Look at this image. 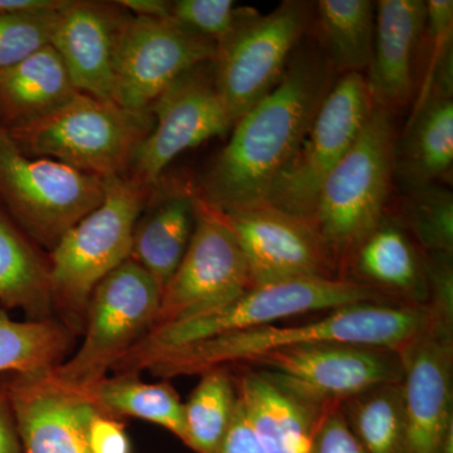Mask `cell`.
Here are the masks:
<instances>
[{
  "label": "cell",
  "instance_id": "obj_32",
  "mask_svg": "<svg viewBox=\"0 0 453 453\" xmlns=\"http://www.w3.org/2000/svg\"><path fill=\"white\" fill-rule=\"evenodd\" d=\"M427 20L423 38L421 88L414 96V107L425 103L434 88L453 86V2L428 0Z\"/></svg>",
  "mask_w": 453,
  "mask_h": 453
},
{
  "label": "cell",
  "instance_id": "obj_9",
  "mask_svg": "<svg viewBox=\"0 0 453 453\" xmlns=\"http://www.w3.org/2000/svg\"><path fill=\"white\" fill-rule=\"evenodd\" d=\"M162 288L133 259L106 276L89 296L85 339L53 369L57 380L82 389L107 377L116 363L153 329Z\"/></svg>",
  "mask_w": 453,
  "mask_h": 453
},
{
  "label": "cell",
  "instance_id": "obj_36",
  "mask_svg": "<svg viewBox=\"0 0 453 453\" xmlns=\"http://www.w3.org/2000/svg\"><path fill=\"white\" fill-rule=\"evenodd\" d=\"M91 453H130V441L118 418L98 413L88 431Z\"/></svg>",
  "mask_w": 453,
  "mask_h": 453
},
{
  "label": "cell",
  "instance_id": "obj_3",
  "mask_svg": "<svg viewBox=\"0 0 453 453\" xmlns=\"http://www.w3.org/2000/svg\"><path fill=\"white\" fill-rule=\"evenodd\" d=\"M386 292L348 277L305 279L253 286L240 297L210 314L154 327L121 357L116 374H139L160 354L226 334L268 326L282 319L309 312L383 303ZM389 296V295H388Z\"/></svg>",
  "mask_w": 453,
  "mask_h": 453
},
{
  "label": "cell",
  "instance_id": "obj_24",
  "mask_svg": "<svg viewBox=\"0 0 453 453\" xmlns=\"http://www.w3.org/2000/svg\"><path fill=\"white\" fill-rule=\"evenodd\" d=\"M375 3L371 0H320L315 4L312 38L334 73H365L371 65Z\"/></svg>",
  "mask_w": 453,
  "mask_h": 453
},
{
  "label": "cell",
  "instance_id": "obj_17",
  "mask_svg": "<svg viewBox=\"0 0 453 453\" xmlns=\"http://www.w3.org/2000/svg\"><path fill=\"white\" fill-rule=\"evenodd\" d=\"M5 388L25 453H91L89 425L98 411L53 372L13 374Z\"/></svg>",
  "mask_w": 453,
  "mask_h": 453
},
{
  "label": "cell",
  "instance_id": "obj_26",
  "mask_svg": "<svg viewBox=\"0 0 453 453\" xmlns=\"http://www.w3.org/2000/svg\"><path fill=\"white\" fill-rule=\"evenodd\" d=\"M354 273L378 290L390 294L421 291L426 280L425 264L419 258L404 226L388 213L366 235L349 261Z\"/></svg>",
  "mask_w": 453,
  "mask_h": 453
},
{
  "label": "cell",
  "instance_id": "obj_18",
  "mask_svg": "<svg viewBox=\"0 0 453 453\" xmlns=\"http://www.w3.org/2000/svg\"><path fill=\"white\" fill-rule=\"evenodd\" d=\"M118 2L65 0L57 11L50 46L81 94L112 101L113 64L125 20Z\"/></svg>",
  "mask_w": 453,
  "mask_h": 453
},
{
  "label": "cell",
  "instance_id": "obj_33",
  "mask_svg": "<svg viewBox=\"0 0 453 453\" xmlns=\"http://www.w3.org/2000/svg\"><path fill=\"white\" fill-rule=\"evenodd\" d=\"M57 11L0 13V73L50 43Z\"/></svg>",
  "mask_w": 453,
  "mask_h": 453
},
{
  "label": "cell",
  "instance_id": "obj_23",
  "mask_svg": "<svg viewBox=\"0 0 453 453\" xmlns=\"http://www.w3.org/2000/svg\"><path fill=\"white\" fill-rule=\"evenodd\" d=\"M453 94L434 91L414 107L396 140L395 178L407 187L438 183L452 169Z\"/></svg>",
  "mask_w": 453,
  "mask_h": 453
},
{
  "label": "cell",
  "instance_id": "obj_11",
  "mask_svg": "<svg viewBox=\"0 0 453 453\" xmlns=\"http://www.w3.org/2000/svg\"><path fill=\"white\" fill-rule=\"evenodd\" d=\"M253 286L249 264L234 232L219 211L199 199L192 240L164 286L154 327L210 314Z\"/></svg>",
  "mask_w": 453,
  "mask_h": 453
},
{
  "label": "cell",
  "instance_id": "obj_7",
  "mask_svg": "<svg viewBox=\"0 0 453 453\" xmlns=\"http://www.w3.org/2000/svg\"><path fill=\"white\" fill-rule=\"evenodd\" d=\"M104 195V179L23 153L0 127V208L32 242L52 251Z\"/></svg>",
  "mask_w": 453,
  "mask_h": 453
},
{
  "label": "cell",
  "instance_id": "obj_28",
  "mask_svg": "<svg viewBox=\"0 0 453 453\" xmlns=\"http://www.w3.org/2000/svg\"><path fill=\"white\" fill-rule=\"evenodd\" d=\"M340 411L365 453H408L402 381L351 396L340 403Z\"/></svg>",
  "mask_w": 453,
  "mask_h": 453
},
{
  "label": "cell",
  "instance_id": "obj_30",
  "mask_svg": "<svg viewBox=\"0 0 453 453\" xmlns=\"http://www.w3.org/2000/svg\"><path fill=\"white\" fill-rule=\"evenodd\" d=\"M184 405L186 441L196 453H211L223 440L237 408V389L228 366L203 372Z\"/></svg>",
  "mask_w": 453,
  "mask_h": 453
},
{
  "label": "cell",
  "instance_id": "obj_22",
  "mask_svg": "<svg viewBox=\"0 0 453 453\" xmlns=\"http://www.w3.org/2000/svg\"><path fill=\"white\" fill-rule=\"evenodd\" d=\"M81 94L50 44L0 73V127L11 130L46 119Z\"/></svg>",
  "mask_w": 453,
  "mask_h": 453
},
{
  "label": "cell",
  "instance_id": "obj_13",
  "mask_svg": "<svg viewBox=\"0 0 453 453\" xmlns=\"http://www.w3.org/2000/svg\"><path fill=\"white\" fill-rule=\"evenodd\" d=\"M250 365L258 366L295 395L323 407L403 380V365L396 351L340 342L268 351Z\"/></svg>",
  "mask_w": 453,
  "mask_h": 453
},
{
  "label": "cell",
  "instance_id": "obj_27",
  "mask_svg": "<svg viewBox=\"0 0 453 453\" xmlns=\"http://www.w3.org/2000/svg\"><path fill=\"white\" fill-rule=\"evenodd\" d=\"M80 390L101 414L154 423L186 441L183 402L168 380L145 383L139 374H116Z\"/></svg>",
  "mask_w": 453,
  "mask_h": 453
},
{
  "label": "cell",
  "instance_id": "obj_20",
  "mask_svg": "<svg viewBox=\"0 0 453 453\" xmlns=\"http://www.w3.org/2000/svg\"><path fill=\"white\" fill-rule=\"evenodd\" d=\"M198 201L189 181L162 177L150 188L134 228L130 259L148 271L162 291L192 240Z\"/></svg>",
  "mask_w": 453,
  "mask_h": 453
},
{
  "label": "cell",
  "instance_id": "obj_39",
  "mask_svg": "<svg viewBox=\"0 0 453 453\" xmlns=\"http://www.w3.org/2000/svg\"><path fill=\"white\" fill-rule=\"evenodd\" d=\"M118 3L135 17L169 18L172 13V2L165 0H120Z\"/></svg>",
  "mask_w": 453,
  "mask_h": 453
},
{
  "label": "cell",
  "instance_id": "obj_6",
  "mask_svg": "<svg viewBox=\"0 0 453 453\" xmlns=\"http://www.w3.org/2000/svg\"><path fill=\"white\" fill-rule=\"evenodd\" d=\"M153 127L151 113L79 94L46 119L8 133L23 153L106 179L129 173Z\"/></svg>",
  "mask_w": 453,
  "mask_h": 453
},
{
  "label": "cell",
  "instance_id": "obj_12",
  "mask_svg": "<svg viewBox=\"0 0 453 453\" xmlns=\"http://www.w3.org/2000/svg\"><path fill=\"white\" fill-rule=\"evenodd\" d=\"M217 43L169 18L130 14L122 26L113 64L112 103L150 113L151 105L179 76L213 61Z\"/></svg>",
  "mask_w": 453,
  "mask_h": 453
},
{
  "label": "cell",
  "instance_id": "obj_34",
  "mask_svg": "<svg viewBox=\"0 0 453 453\" xmlns=\"http://www.w3.org/2000/svg\"><path fill=\"white\" fill-rule=\"evenodd\" d=\"M246 8L232 0H177L172 2L170 17L219 43L234 31Z\"/></svg>",
  "mask_w": 453,
  "mask_h": 453
},
{
  "label": "cell",
  "instance_id": "obj_2",
  "mask_svg": "<svg viewBox=\"0 0 453 453\" xmlns=\"http://www.w3.org/2000/svg\"><path fill=\"white\" fill-rule=\"evenodd\" d=\"M432 318L431 305L357 303L297 326L268 325L173 349L151 360L146 371L164 380L202 375L219 366L251 363L268 351L324 342L365 345L399 353L428 326Z\"/></svg>",
  "mask_w": 453,
  "mask_h": 453
},
{
  "label": "cell",
  "instance_id": "obj_35",
  "mask_svg": "<svg viewBox=\"0 0 453 453\" xmlns=\"http://www.w3.org/2000/svg\"><path fill=\"white\" fill-rule=\"evenodd\" d=\"M309 453H365L348 427L340 404L324 417Z\"/></svg>",
  "mask_w": 453,
  "mask_h": 453
},
{
  "label": "cell",
  "instance_id": "obj_21",
  "mask_svg": "<svg viewBox=\"0 0 453 453\" xmlns=\"http://www.w3.org/2000/svg\"><path fill=\"white\" fill-rule=\"evenodd\" d=\"M234 381L244 417L266 453H309L324 417L339 405L311 403L262 369L244 368Z\"/></svg>",
  "mask_w": 453,
  "mask_h": 453
},
{
  "label": "cell",
  "instance_id": "obj_4",
  "mask_svg": "<svg viewBox=\"0 0 453 453\" xmlns=\"http://www.w3.org/2000/svg\"><path fill=\"white\" fill-rule=\"evenodd\" d=\"M396 140L392 113L372 106L356 142L321 187L311 223L339 270L388 213Z\"/></svg>",
  "mask_w": 453,
  "mask_h": 453
},
{
  "label": "cell",
  "instance_id": "obj_14",
  "mask_svg": "<svg viewBox=\"0 0 453 453\" xmlns=\"http://www.w3.org/2000/svg\"><path fill=\"white\" fill-rule=\"evenodd\" d=\"M149 112L154 118L153 130L139 146L127 173L149 188L179 154L234 127L217 89L213 61L179 76Z\"/></svg>",
  "mask_w": 453,
  "mask_h": 453
},
{
  "label": "cell",
  "instance_id": "obj_1",
  "mask_svg": "<svg viewBox=\"0 0 453 453\" xmlns=\"http://www.w3.org/2000/svg\"><path fill=\"white\" fill-rule=\"evenodd\" d=\"M336 79L309 32L279 85L234 122L231 139L196 187L199 199L222 213L267 203Z\"/></svg>",
  "mask_w": 453,
  "mask_h": 453
},
{
  "label": "cell",
  "instance_id": "obj_8",
  "mask_svg": "<svg viewBox=\"0 0 453 453\" xmlns=\"http://www.w3.org/2000/svg\"><path fill=\"white\" fill-rule=\"evenodd\" d=\"M315 4L286 0L268 14L247 7L234 31L217 43L214 80L234 125L281 81L311 29Z\"/></svg>",
  "mask_w": 453,
  "mask_h": 453
},
{
  "label": "cell",
  "instance_id": "obj_5",
  "mask_svg": "<svg viewBox=\"0 0 453 453\" xmlns=\"http://www.w3.org/2000/svg\"><path fill=\"white\" fill-rule=\"evenodd\" d=\"M103 202L50 252L53 306L71 326L81 325L89 296L112 271L130 259L134 228L150 188L129 174L104 179Z\"/></svg>",
  "mask_w": 453,
  "mask_h": 453
},
{
  "label": "cell",
  "instance_id": "obj_19",
  "mask_svg": "<svg viewBox=\"0 0 453 453\" xmlns=\"http://www.w3.org/2000/svg\"><path fill=\"white\" fill-rule=\"evenodd\" d=\"M426 20L425 0L375 3L374 42L365 80L372 105L392 115L416 96Z\"/></svg>",
  "mask_w": 453,
  "mask_h": 453
},
{
  "label": "cell",
  "instance_id": "obj_31",
  "mask_svg": "<svg viewBox=\"0 0 453 453\" xmlns=\"http://www.w3.org/2000/svg\"><path fill=\"white\" fill-rule=\"evenodd\" d=\"M405 226L412 229L427 256L452 258L453 196L441 184L408 187L403 198Z\"/></svg>",
  "mask_w": 453,
  "mask_h": 453
},
{
  "label": "cell",
  "instance_id": "obj_29",
  "mask_svg": "<svg viewBox=\"0 0 453 453\" xmlns=\"http://www.w3.org/2000/svg\"><path fill=\"white\" fill-rule=\"evenodd\" d=\"M71 329L52 319L16 321L0 308V372H50L64 362Z\"/></svg>",
  "mask_w": 453,
  "mask_h": 453
},
{
  "label": "cell",
  "instance_id": "obj_40",
  "mask_svg": "<svg viewBox=\"0 0 453 453\" xmlns=\"http://www.w3.org/2000/svg\"><path fill=\"white\" fill-rule=\"evenodd\" d=\"M65 0H0V13H37L56 11Z\"/></svg>",
  "mask_w": 453,
  "mask_h": 453
},
{
  "label": "cell",
  "instance_id": "obj_16",
  "mask_svg": "<svg viewBox=\"0 0 453 453\" xmlns=\"http://www.w3.org/2000/svg\"><path fill=\"white\" fill-rule=\"evenodd\" d=\"M219 213L242 249L253 285L342 277L338 265L309 220L268 203Z\"/></svg>",
  "mask_w": 453,
  "mask_h": 453
},
{
  "label": "cell",
  "instance_id": "obj_10",
  "mask_svg": "<svg viewBox=\"0 0 453 453\" xmlns=\"http://www.w3.org/2000/svg\"><path fill=\"white\" fill-rule=\"evenodd\" d=\"M365 73L340 74L268 204L311 222L325 179L354 145L372 109Z\"/></svg>",
  "mask_w": 453,
  "mask_h": 453
},
{
  "label": "cell",
  "instance_id": "obj_15",
  "mask_svg": "<svg viewBox=\"0 0 453 453\" xmlns=\"http://www.w3.org/2000/svg\"><path fill=\"white\" fill-rule=\"evenodd\" d=\"M431 323L399 351L408 453H453L452 316Z\"/></svg>",
  "mask_w": 453,
  "mask_h": 453
},
{
  "label": "cell",
  "instance_id": "obj_37",
  "mask_svg": "<svg viewBox=\"0 0 453 453\" xmlns=\"http://www.w3.org/2000/svg\"><path fill=\"white\" fill-rule=\"evenodd\" d=\"M211 453H266L256 440L238 399L231 426L219 447Z\"/></svg>",
  "mask_w": 453,
  "mask_h": 453
},
{
  "label": "cell",
  "instance_id": "obj_25",
  "mask_svg": "<svg viewBox=\"0 0 453 453\" xmlns=\"http://www.w3.org/2000/svg\"><path fill=\"white\" fill-rule=\"evenodd\" d=\"M0 308L19 309L31 320L50 319L53 309L49 259L0 208Z\"/></svg>",
  "mask_w": 453,
  "mask_h": 453
},
{
  "label": "cell",
  "instance_id": "obj_38",
  "mask_svg": "<svg viewBox=\"0 0 453 453\" xmlns=\"http://www.w3.org/2000/svg\"><path fill=\"white\" fill-rule=\"evenodd\" d=\"M0 453H25L16 414L5 387L0 388Z\"/></svg>",
  "mask_w": 453,
  "mask_h": 453
}]
</instances>
